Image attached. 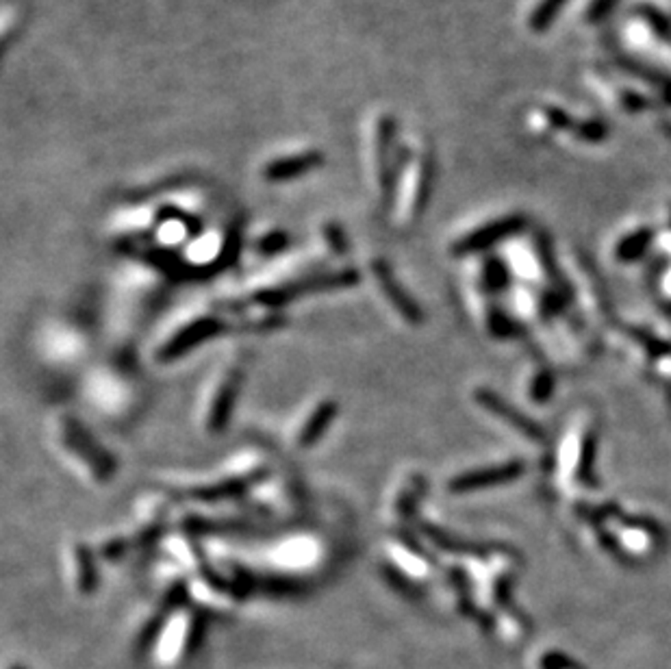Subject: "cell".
I'll use <instances>...</instances> for the list:
<instances>
[{
    "label": "cell",
    "instance_id": "8992f818",
    "mask_svg": "<svg viewBox=\"0 0 671 669\" xmlns=\"http://www.w3.org/2000/svg\"><path fill=\"white\" fill-rule=\"evenodd\" d=\"M372 270H374V276H376L378 287H381V291L385 294L389 305H391L393 309L398 311V315L405 317V322H408V324H413V326L422 324L420 307H417L415 302L411 300V296H408L407 291L402 290L400 285H398L396 276H393V272L389 270L387 263L385 261H374Z\"/></svg>",
    "mask_w": 671,
    "mask_h": 669
},
{
    "label": "cell",
    "instance_id": "5b68a950",
    "mask_svg": "<svg viewBox=\"0 0 671 669\" xmlns=\"http://www.w3.org/2000/svg\"><path fill=\"white\" fill-rule=\"evenodd\" d=\"M222 331V322L217 317H201V320L192 322V324L185 326L183 331H178L168 344L163 346L162 353H159V359L162 361H172L183 356L187 350L196 348L201 346L202 341L211 339L213 335L220 333Z\"/></svg>",
    "mask_w": 671,
    "mask_h": 669
},
{
    "label": "cell",
    "instance_id": "7c38bea8",
    "mask_svg": "<svg viewBox=\"0 0 671 669\" xmlns=\"http://www.w3.org/2000/svg\"><path fill=\"white\" fill-rule=\"evenodd\" d=\"M620 3L621 0H589V3H587V20L589 22L602 20V18L609 16V13Z\"/></svg>",
    "mask_w": 671,
    "mask_h": 669
},
{
    "label": "cell",
    "instance_id": "7a4b0ae2",
    "mask_svg": "<svg viewBox=\"0 0 671 669\" xmlns=\"http://www.w3.org/2000/svg\"><path fill=\"white\" fill-rule=\"evenodd\" d=\"M587 83L611 109L620 111L626 115H639L650 111L656 105V100L651 99L648 92H643L641 87H636L635 83L624 79L621 75H612L611 70L604 68H591L587 72Z\"/></svg>",
    "mask_w": 671,
    "mask_h": 669
},
{
    "label": "cell",
    "instance_id": "8fae6325",
    "mask_svg": "<svg viewBox=\"0 0 671 669\" xmlns=\"http://www.w3.org/2000/svg\"><path fill=\"white\" fill-rule=\"evenodd\" d=\"M519 227V219H504V222H495L491 224V227L483 228V231L474 233V235L465 239L463 243H461V251H470V248H483L487 246V243L495 242V239L504 237L507 233L515 231V228Z\"/></svg>",
    "mask_w": 671,
    "mask_h": 669
},
{
    "label": "cell",
    "instance_id": "4fadbf2b",
    "mask_svg": "<svg viewBox=\"0 0 671 669\" xmlns=\"http://www.w3.org/2000/svg\"><path fill=\"white\" fill-rule=\"evenodd\" d=\"M422 490L417 485H408L402 490L400 493H398V500H396V513L398 515H405V513H408L415 506V500L420 498Z\"/></svg>",
    "mask_w": 671,
    "mask_h": 669
},
{
    "label": "cell",
    "instance_id": "277c9868",
    "mask_svg": "<svg viewBox=\"0 0 671 669\" xmlns=\"http://www.w3.org/2000/svg\"><path fill=\"white\" fill-rule=\"evenodd\" d=\"M585 118L567 114L563 107L557 105H539L528 114V126L534 135L543 139L563 138L567 141H576L580 135Z\"/></svg>",
    "mask_w": 671,
    "mask_h": 669
},
{
    "label": "cell",
    "instance_id": "30bf717a",
    "mask_svg": "<svg viewBox=\"0 0 671 669\" xmlns=\"http://www.w3.org/2000/svg\"><path fill=\"white\" fill-rule=\"evenodd\" d=\"M567 3H570V0H537L526 20L530 31L537 33V36L549 31L552 24L557 22V18L563 13Z\"/></svg>",
    "mask_w": 671,
    "mask_h": 669
},
{
    "label": "cell",
    "instance_id": "52a82bcc",
    "mask_svg": "<svg viewBox=\"0 0 671 669\" xmlns=\"http://www.w3.org/2000/svg\"><path fill=\"white\" fill-rule=\"evenodd\" d=\"M241 383V370H231L224 378L217 383L216 392L209 400V415H207V428L213 433H220L226 426L228 418H231L233 404H235L237 389Z\"/></svg>",
    "mask_w": 671,
    "mask_h": 669
},
{
    "label": "cell",
    "instance_id": "ba28073f",
    "mask_svg": "<svg viewBox=\"0 0 671 669\" xmlns=\"http://www.w3.org/2000/svg\"><path fill=\"white\" fill-rule=\"evenodd\" d=\"M337 415V402L335 400H324V402L315 404V409L311 411L309 418L304 419L303 428L298 431V448H311L318 443V439L322 437V433L330 426V422Z\"/></svg>",
    "mask_w": 671,
    "mask_h": 669
},
{
    "label": "cell",
    "instance_id": "6da1fadb",
    "mask_svg": "<svg viewBox=\"0 0 671 669\" xmlns=\"http://www.w3.org/2000/svg\"><path fill=\"white\" fill-rule=\"evenodd\" d=\"M624 42L643 61H660L671 68V20L651 4L632 9L624 24Z\"/></svg>",
    "mask_w": 671,
    "mask_h": 669
},
{
    "label": "cell",
    "instance_id": "9c48e42d",
    "mask_svg": "<svg viewBox=\"0 0 671 669\" xmlns=\"http://www.w3.org/2000/svg\"><path fill=\"white\" fill-rule=\"evenodd\" d=\"M72 580H75V587L81 593H90L96 585V569H94V559H91V552L85 548L83 544H76L72 550Z\"/></svg>",
    "mask_w": 671,
    "mask_h": 669
},
{
    "label": "cell",
    "instance_id": "3957f363",
    "mask_svg": "<svg viewBox=\"0 0 671 669\" xmlns=\"http://www.w3.org/2000/svg\"><path fill=\"white\" fill-rule=\"evenodd\" d=\"M59 424V437L63 446H66V450L75 454V457H79V461L85 463L87 470L94 474L96 481H109L111 474L115 470L114 458L102 450V448L96 446L94 439L83 431L79 422H75L72 418H61Z\"/></svg>",
    "mask_w": 671,
    "mask_h": 669
}]
</instances>
